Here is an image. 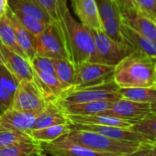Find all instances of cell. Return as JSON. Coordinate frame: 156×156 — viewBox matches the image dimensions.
<instances>
[{"instance_id": "obj_1", "label": "cell", "mask_w": 156, "mask_h": 156, "mask_svg": "<svg viewBox=\"0 0 156 156\" xmlns=\"http://www.w3.org/2000/svg\"><path fill=\"white\" fill-rule=\"evenodd\" d=\"M57 6L58 21L72 62L77 64L90 61L96 51L93 30L73 19L67 8L66 0H57Z\"/></svg>"}, {"instance_id": "obj_2", "label": "cell", "mask_w": 156, "mask_h": 156, "mask_svg": "<svg viewBox=\"0 0 156 156\" xmlns=\"http://www.w3.org/2000/svg\"><path fill=\"white\" fill-rule=\"evenodd\" d=\"M114 82L119 88L153 87L156 82V58L133 51L115 66Z\"/></svg>"}, {"instance_id": "obj_3", "label": "cell", "mask_w": 156, "mask_h": 156, "mask_svg": "<svg viewBox=\"0 0 156 156\" xmlns=\"http://www.w3.org/2000/svg\"><path fill=\"white\" fill-rule=\"evenodd\" d=\"M60 139L93 151L112 153L119 156L137 150L143 143L140 141L115 140L94 131L75 129H71L69 132L60 137Z\"/></svg>"}, {"instance_id": "obj_4", "label": "cell", "mask_w": 156, "mask_h": 156, "mask_svg": "<svg viewBox=\"0 0 156 156\" xmlns=\"http://www.w3.org/2000/svg\"><path fill=\"white\" fill-rule=\"evenodd\" d=\"M119 89V86L114 81L82 88L72 87L62 95L56 102L59 105H68L101 100H117L120 98Z\"/></svg>"}, {"instance_id": "obj_5", "label": "cell", "mask_w": 156, "mask_h": 156, "mask_svg": "<svg viewBox=\"0 0 156 156\" xmlns=\"http://www.w3.org/2000/svg\"><path fill=\"white\" fill-rule=\"evenodd\" d=\"M93 33L96 51L88 62L116 66L125 57L134 51L127 43L115 41L105 34L103 30H93Z\"/></svg>"}, {"instance_id": "obj_6", "label": "cell", "mask_w": 156, "mask_h": 156, "mask_svg": "<svg viewBox=\"0 0 156 156\" xmlns=\"http://www.w3.org/2000/svg\"><path fill=\"white\" fill-rule=\"evenodd\" d=\"M36 55L51 59L71 60L59 21H52L48 24L43 32L36 37Z\"/></svg>"}, {"instance_id": "obj_7", "label": "cell", "mask_w": 156, "mask_h": 156, "mask_svg": "<svg viewBox=\"0 0 156 156\" xmlns=\"http://www.w3.org/2000/svg\"><path fill=\"white\" fill-rule=\"evenodd\" d=\"M115 66L82 62L75 64V85L74 88H82L98 86L110 81H114Z\"/></svg>"}, {"instance_id": "obj_8", "label": "cell", "mask_w": 156, "mask_h": 156, "mask_svg": "<svg viewBox=\"0 0 156 156\" xmlns=\"http://www.w3.org/2000/svg\"><path fill=\"white\" fill-rule=\"evenodd\" d=\"M47 102L42 89L34 78L20 82L10 108L21 111H40L44 108Z\"/></svg>"}, {"instance_id": "obj_9", "label": "cell", "mask_w": 156, "mask_h": 156, "mask_svg": "<svg viewBox=\"0 0 156 156\" xmlns=\"http://www.w3.org/2000/svg\"><path fill=\"white\" fill-rule=\"evenodd\" d=\"M150 113V103L137 102L120 98L114 101L109 109L100 114L119 118L135 123L136 121L143 119Z\"/></svg>"}, {"instance_id": "obj_10", "label": "cell", "mask_w": 156, "mask_h": 156, "mask_svg": "<svg viewBox=\"0 0 156 156\" xmlns=\"http://www.w3.org/2000/svg\"><path fill=\"white\" fill-rule=\"evenodd\" d=\"M69 125L71 129H83L94 131L104 136L109 137L115 140H129V141H140L150 143L152 142L144 135L133 131L129 128H122L116 126H106V125H96V124H81V123H73L69 121Z\"/></svg>"}, {"instance_id": "obj_11", "label": "cell", "mask_w": 156, "mask_h": 156, "mask_svg": "<svg viewBox=\"0 0 156 156\" xmlns=\"http://www.w3.org/2000/svg\"><path fill=\"white\" fill-rule=\"evenodd\" d=\"M0 51L3 56L5 66L17 78L19 82L34 79V70L31 66L30 61L27 57L9 49L1 41H0Z\"/></svg>"}, {"instance_id": "obj_12", "label": "cell", "mask_w": 156, "mask_h": 156, "mask_svg": "<svg viewBox=\"0 0 156 156\" xmlns=\"http://www.w3.org/2000/svg\"><path fill=\"white\" fill-rule=\"evenodd\" d=\"M40 111H21L12 108L0 113V129L25 131L31 129Z\"/></svg>"}, {"instance_id": "obj_13", "label": "cell", "mask_w": 156, "mask_h": 156, "mask_svg": "<svg viewBox=\"0 0 156 156\" xmlns=\"http://www.w3.org/2000/svg\"><path fill=\"white\" fill-rule=\"evenodd\" d=\"M43 151L51 156H119L112 153L100 152L71 143L62 139L52 142L41 143Z\"/></svg>"}, {"instance_id": "obj_14", "label": "cell", "mask_w": 156, "mask_h": 156, "mask_svg": "<svg viewBox=\"0 0 156 156\" xmlns=\"http://www.w3.org/2000/svg\"><path fill=\"white\" fill-rule=\"evenodd\" d=\"M120 17L122 23L156 42V23L153 20L144 16L136 9L120 11Z\"/></svg>"}, {"instance_id": "obj_15", "label": "cell", "mask_w": 156, "mask_h": 156, "mask_svg": "<svg viewBox=\"0 0 156 156\" xmlns=\"http://www.w3.org/2000/svg\"><path fill=\"white\" fill-rule=\"evenodd\" d=\"M72 5L82 24L95 30H102L101 20L95 0H72Z\"/></svg>"}, {"instance_id": "obj_16", "label": "cell", "mask_w": 156, "mask_h": 156, "mask_svg": "<svg viewBox=\"0 0 156 156\" xmlns=\"http://www.w3.org/2000/svg\"><path fill=\"white\" fill-rule=\"evenodd\" d=\"M6 15L9 18V23L13 28V30L16 35V39L18 44L20 45V49L24 51L26 56L30 61H31L37 53L36 51V37L29 32L25 28H23L19 21L16 20L13 11L9 8L7 9Z\"/></svg>"}, {"instance_id": "obj_17", "label": "cell", "mask_w": 156, "mask_h": 156, "mask_svg": "<svg viewBox=\"0 0 156 156\" xmlns=\"http://www.w3.org/2000/svg\"><path fill=\"white\" fill-rule=\"evenodd\" d=\"M35 79L42 89L48 101H56L70 87L62 83L55 74H51L34 70Z\"/></svg>"}, {"instance_id": "obj_18", "label": "cell", "mask_w": 156, "mask_h": 156, "mask_svg": "<svg viewBox=\"0 0 156 156\" xmlns=\"http://www.w3.org/2000/svg\"><path fill=\"white\" fill-rule=\"evenodd\" d=\"M121 33L125 42L134 51L156 58V42L121 23Z\"/></svg>"}, {"instance_id": "obj_19", "label": "cell", "mask_w": 156, "mask_h": 156, "mask_svg": "<svg viewBox=\"0 0 156 156\" xmlns=\"http://www.w3.org/2000/svg\"><path fill=\"white\" fill-rule=\"evenodd\" d=\"M19 84V80L5 65L0 66V113L11 107Z\"/></svg>"}, {"instance_id": "obj_20", "label": "cell", "mask_w": 156, "mask_h": 156, "mask_svg": "<svg viewBox=\"0 0 156 156\" xmlns=\"http://www.w3.org/2000/svg\"><path fill=\"white\" fill-rule=\"evenodd\" d=\"M66 123H69V120L61 106L56 101H48L44 108L36 118L32 129H41Z\"/></svg>"}, {"instance_id": "obj_21", "label": "cell", "mask_w": 156, "mask_h": 156, "mask_svg": "<svg viewBox=\"0 0 156 156\" xmlns=\"http://www.w3.org/2000/svg\"><path fill=\"white\" fill-rule=\"evenodd\" d=\"M68 120L73 123L81 124H96V125H106V126H116L122 128H130L133 124L132 121L122 119L119 118L104 115H66Z\"/></svg>"}, {"instance_id": "obj_22", "label": "cell", "mask_w": 156, "mask_h": 156, "mask_svg": "<svg viewBox=\"0 0 156 156\" xmlns=\"http://www.w3.org/2000/svg\"><path fill=\"white\" fill-rule=\"evenodd\" d=\"M8 6L15 13L36 18L46 24L53 21L48 12L35 2L29 0H8Z\"/></svg>"}, {"instance_id": "obj_23", "label": "cell", "mask_w": 156, "mask_h": 156, "mask_svg": "<svg viewBox=\"0 0 156 156\" xmlns=\"http://www.w3.org/2000/svg\"><path fill=\"white\" fill-rule=\"evenodd\" d=\"M114 101L116 100H101L60 106L66 115H96L109 109Z\"/></svg>"}, {"instance_id": "obj_24", "label": "cell", "mask_w": 156, "mask_h": 156, "mask_svg": "<svg viewBox=\"0 0 156 156\" xmlns=\"http://www.w3.org/2000/svg\"><path fill=\"white\" fill-rule=\"evenodd\" d=\"M71 129L69 123L52 125L41 129H31L27 132L30 136L38 142H52L62 137V135L69 132Z\"/></svg>"}, {"instance_id": "obj_25", "label": "cell", "mask_w": 156, "mask_h": 156, "mask_svg": "<svg viewBox=\"0 0 156 156\" xmlns=\"http://www.w3.org/2000/svg\"><path fill=\"white\" fill-rule=\"evenodd\" d=\"M119 93L120 98L137 102L151 103L156 100V86L119 88Z\"/></svg>"}, {"instance_id": "obj_26", "label": "cell", "mask_w": 156, "mask_h": 156, "mask_svg": "<svg viewBox=\"0 0 156 156\" xmlns=\"http://www.w3.org/2000/svg\"><path fill=\"white\" fill-rule=\"evenodd\" d=\"M52 62L55 75L62 83L73 87L75 85V64L68 59H52Z\"/></svg>"}, {"instance_id": "obj_27", "label": "cell", "mask_w": 156, "mask_h": 156, "mask_svg": "<svg viewBox=\"0 0 156 156\" xmlns=\"http://www.w3.org/2000/svg\"><path fill=\"white\" fill-rule=\"evenodd\" d=\"M0 41H1L6 47L12 50L13 51L24 57H27L24 51L20 49V45L18 44L15 32L6 14L0 19Z\"/></svg>"}, {"instance_id": "obj_28", "label": "cell", "mask_w": 156, "mask_h": 156, "mask_svg": "<svg viewBox=\"0 0 156 156\" xmlns=\"http://www.w3.org/2000/svg\"><path fill=\"white\" fill-rule=\"evenodd\" d=\"M41 149L42 147L41 142L35 140L21 141L1 149L0 156H26L34 151Z\"/></svg>"}, {"instance_id": "obj_29", "label": "cell", "mask_w": 156, "mask_h": 156, "mask_svg": "<svg viewBox=\"0 0 156 156\" xmlns=\"http://www.w3.org/2000/svg\"><path fill=\"white\" fill-rule=\"evenodd\" d=\"M129 129L144 135L150 140L154 141L156 138V114L150 113L143 119L133 123Z\"/></svg>"}, {"instance_id": "obj_30", "label": "cell", "mask_w": 156, "mask_h": 156, "mask_svg": "<svg viewBox=\"0 0 156 156\" xmlns=\"http://www.w3.org/2000/svg\"><path fill=\"white\" fill-rule=\"evenodd\" d=\"M34 140L28 132L0 129V150L21 141Z\"/></svg>"}, {"instance_id": "obj_31", "label": "cell", "mask_w": 156, "mask_h": 156, "mask_svg": "<svg viewBox=\"0 0 156 156\" xmlns=\"http://www.w3.org/2000/svg\"><path fill=\"white\" fill-rule=\"evenodd\" d=\"M13 13H14L16 20L19 21V23L23 28H25L29 32H30L32 35H34L35 37H38L39 35H41L48 25L36 18H33L30 16H26L23 14L15 13V12H13Z\"/></svg>"}, {"instance_id": "obj_32", "label": "cell", "mask_w": 156, "mask_h": 156, "mask_svg": "<svg viewBox=\"0 0 156 156\" xmlns=\"http://www.w3.org/2000/svg\"><path fill=\"white\" fill-rule=\"evenodd\" d=\"M121 17L111 18L101 22L102 30L110 39L118 42L124 43V38L121 33ZM126 43V42H125Z\"/></svg>"}, {"instance_id": "obj_33", "label": "cell", "mask_w": 156, "mask_h": 156, "mask_svg": "<svg viewBox=\"0 0 156 156\" xmlns=\"http://www.w3.org/2000/svg\"><path fill=\"white\" fill-rule=\"evenodd\" d=\"M101 22L116 17H120V9L114 0H95Z\"/></svg>"}, {"instance_id": "obj_34", "label": "cell", "mask_w": 156, "mask_h": 156, "mask_svg": "<svg viewBox=\"0 0 156 156\" xmlns=\"http://www.w3.org/2000/svg\"><path fill=\"white\" fill-rule=\"evenodd\" d=\"M31 66L33 70L51 73V74H55V70H54V65L52 59L41 56V55H36L31 61H30Z\"/></svg>"}, {"instance_id": "obj_35", "label": "cell", "mask_w": 156, "mask_h": 156, "mask_svg": "<svg viewBox=\"0 0 156 156\" xmlns=\"http://www.w3.org/2000/svg\"><path fill=\"white\" fill-rule=\"evenodd\" d=\"M135 8L144 16L156 19V0H133Z\"/></svg>"}, {"instance_id": "obj_36", "label": "cell", "mask_w": 156, "mask_h": 156, "mask_svg": "<svg viewBox=\"0 0 156 156\" xmlns=\"http://www.w3.org/2000/svg\"><path fill=\"white\" fill-rule=\"evenodd\" d=\"M40 5L48 12L53 21H58V6L57 0H29Z\"/></svg>"}, {"instance_id": "obj_37", "label": "cell", "mask_w": 156, "mask_h": 156, "mask_svg": "<svg viewBox=\"0 0 156 156\" xmlns=\"http://www.w3.org/2000/svg\"><path fill=\"white\" fill-rule=\"evenodd\" d=\"M120 156H153V154H152V152L151 151L149 143L143 142L137 150H135V151H131L129 153L120 155Z\"/></svg>"}, {"instance_id": "obj_38", "label": "cell", "mask_w": 156, "mask_h": 156, "mask_svg": "<svg viewBox=\"0 0 156 156\" xmlns=\"http://www.w3.org/2000/svg\"><path fill=\"white\" fill-rule=\"evenodd\" d=\"M114 1L116 2V4L119 8L120 11L126 10V9H136L133 0H114Z\"/></svg>"}, {"instance_id": "obj_39", "label": "cell", "mask_w": 156, "mask_h": 156, "mask_svg": "<svg viewBox=\"0 0 156 156\" xmlns=\"http://www.w3.org/2000/svg\"><path fill=\"white\" fill-rule=\"evenodd\" d=\"M7 9H8V4H6L3 0H0V19L6 14Z\"/></svg>"}, {"instance_id": "obj_40", "label": "cell", "mask_w": 156, "mask_h": 156, "mask_svg": "<svg viewBox=\"0 0 156 156\" xmlns=\"http://www.w3.org/2000/svg\"><path fill=\"white\" fill-rule=\"evenodd\" d=\"M26 156H47V155H46V153L43 151V150L41 149V150L34 151H32V152L29 153V154H28V155H26Z\"/></svg>"}, {"instance_id": "obj_41", "label": "cell", "mask_w": 156, "mask_h": 156, "mask_svg": "<svg viewBox=\"0 0 156 156\" xmlns=\"http://www.w3.org/2000/svg\"><path fill=\"white\" fill-rule=\"evenodd\" d=\"M149 145H150V148H151V151L153 156H156V142L152 141V142L149 143Z\"/></svg>"}, {"instance_id": "obj_42", "label": "cell", "mask_w": 156, "mask_h": 156, "mask_svg": "<svg viewBox=\"0 0 156 156\" xmlns=\"http://www.w3.org/2000/svg\"><path fill=\"white\" fill-rule=\"evenodd\" d=\"M150 109H151V113L156 114V100L150 103Z\"/></svg>"}, {"instance_id": "obj_43", "label": "cell", "mask_w": 156, "mask_h": 156, "mask_svg": "<svg viewBox=\"0 0 156 156\" xmlns=\"http://www.w3.org/2000/svg\"><path fill=\"white\" fill-rule=\"evenodd\" d=\"M2 65H5V63L3 61V56L1 54V51H0V66H2Z\"/></svg>"}, {"instance_id": "obj_44", "label": "cell", "mask_w": 156, "mask_h": 156, "mask_svg": "<svg viewBox=\"0 0 156 156\" xmlns=\"http://www.w3.org/2000/svg\"><path fill=\"white\" fill-rule=\"evenodd\" d=\"M154 20V22H155V23H156V19H154V20Z\"/></svg>"}, {"instance_id": "obj_45", "label": "cell", "mask_w": 156, "mask_h": 156, "mask_svg": "<svg viewBox=\"0 0 156 156\" xmlns=\"http://www.w3.org/2000/svg\"><path fill=\"white\" fill-rule=\"evenodd\" d=\"M154 141H155V142H156V138H155V139H154Z\"/></svg>"}, {"instance_id": "obj_46", "label": "cell", "mask_w": 156, "mask_h": 156, "mask_svg": "<svg viewBox=\"0 0 156 156\" xmlns=\"http://www.w3.org/2000/svg\"><path fill=\"white\" fill-rule=\"evenodd\" d=\"M155 86H156V82H155Z\"/></svg>"}]
</instances>
